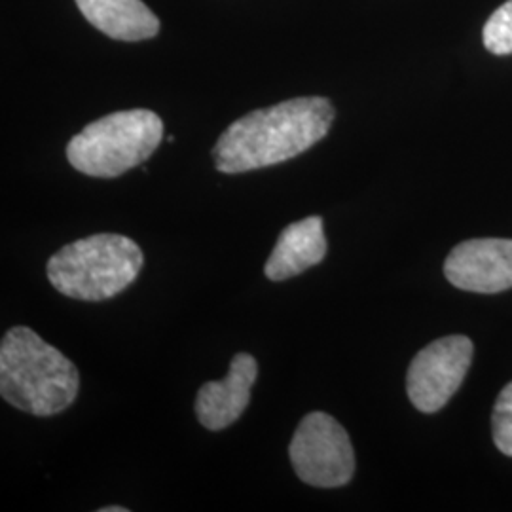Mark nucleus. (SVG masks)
Returning a JSON list of instances; mask_svg holds the SVG:
<instances>
[{
    "mask_svg": "<svg viewBox=\"0 0 512 512\" xmlns=\"http://www.w3.org/2000/svg\"><path fill=\"white\" fill-rule=\"evenodd\" d=\"M334 114L325 97H298L253 110L224 129L213 148L215 167L236 175L293 160L327 137Z\"/></svg>",
    "mask_w": 512,
    "mask_h": 512,
    "instance_id": "f257e3e1",
    "label": "nucleus"
},
{
    "mask_svg": "<svg viewBox=\"0 0 512 512\" xmlns=\"http://www.w3.org/2000/svg\"><path fill=\"white\" fill-rule=\"evenodd\" d=\"M80 374L69 357L29 327L8 330L0 342V395L25 414L48 418L74 403Z\"/></svg>",
    "mask_w": 512,
    "mask_h": 512,
    "instance_id": "f03ea898",
    "label": "nucleus"
},
{
    "mask_svg": "<svg viewBox=\"0 0 512 512\" xmlns=\"http://www.w3.org/2000/svg\"><path fill=\"white\" fill-rule=\"evenodd\" d=\"M145 264L141 247L120 234H95L61 247L48 262L57 293L103 302L126 291Z\"/></svg>",
    "mask_w": 512,
    "mask_h": 512,
    "instance_id": "7ed1b4c3",
    "label": "nucleus"
},
{
    "mask_svg": "<svg viewBox=\"0 0 512 512\" xmlns=\"http://www.w3.org/2000/svg\"><path fill=\"white\" fill-rule=\"evenodd\" d=\"M164 137L162 118L148 109L120 110L82 129L67 145V160L76 171L114 179L145 164Z\"/></svg>",
    "mask_w": 512,
    "mask_h": 512,
    "instance_id": "20e7f679",
    "label": "nucleus"
},
{
    "mask_svg": "<svg viewBox=\"0 0 512 512\" xmlns=\"http://www.w3.org/2000/svg\"><path fill=\"white\" fill-rule=\"evenodd\" d=\"M289 458L296 476L313 488L346 486L355 473L348 431L325 412H311L298 423Z\"/></svg>",
    "mask_w": 512,
    "mask_h": 512,
    "instance_id": "39448f33",
    "label": "nucleus"
},
{
    "mask_svg": "<svg viewBox=\"0 0 512 512\" xmlns=\"http://www.w3.org/2000/svg\"><path fill=\"white\" fill-rule=\"evenodd\" d=\"M473 361L467 336H444L421 349L406 374V391L423 414H435L454 397Z\"/></svg>",
    "mask_w": 512,
    "mask_h": 512,
    "instance_id": "423d86ee",
    "label": "nucleus"
},
{
    "mask_svg": "<svg viewBox=\"0 0 512 512\" xmlns=\"http://www.w3.org/2000/svg\"><path fill=\"white\" fill-rule=\"evenodd\" d=\"M446 279L469 293H503L512 287V239L463 241L444 262Z\"/></svg>",
    "mask_w": 512,
    "mask_h": 512,
    "instance_id": "0eeeda50",
    "label": "nucleus"
},
{
    "mask_svg": "<svg viewBox=\"0 0 512 512\" xmlns=\"http://www.w3.org/2000/svg\"><path fill=\"white\" fill-rule=\"evenodd\" d=\"M258 365L251 353H236L224 380L207 382L196 397V416L205 429L222 431L234 425L251 403Z\"/></svg>",
    "mask_w": 512,
    "mask_h": 512,
    "instance_id": "6e6552de",
    "label": "nucleus"
},
{
    "mask_svg": "<svg viewBox=\"0 0 512 512\" xmlns=\"http://www.w3.org/2000/svg\"><path fill=\"white\" fill-rule=\"evenodd\" d=\"M327 251L323 219L317 215L306 217L289 224L279 234L274 251L266 260L264 274L270 281H287L323 262Z\"/></svg>",
    "mask_w": 512,
    "mask_h": 512,
    "instance_id": "1a4fd4ad",
    "label": "nucleus"
},
{
    "mask_svg": "<svg viewBox=\"0 0 512 512\" xmlns=\"http://www.w3.org/2000/svg\"><path fill=\"white\" fill-rule=\"evenodd\" d=\"M82 16L107 37L139 42L160 33V19L143 0H76Z\"/></svg>",
    "mask_w": 512,
    "mask_h": 512,
    "instance_id": "9d476101",
    "label": "nucleus"
},
{
    "mask_svg": "<svg viewBox=\"0 0 512 512\" xmlns=\"http://www.w3.org/2000/svg\"><path fill=\"white\" fill-rule=\"evenodd\" d=\"M482 40L488 52L512 54V0L501 4L484 25Z\"/></svg>",
    "mask_w": 512,
    "mask_h": 512,
    "instance_id": "9b49d317",
    "label": "nucleus"
},
{
    "mask_svg": "<svg viewBox=\"0 0 512 512\" xmlns=\"http://www.w3.org/2000/svg\"><path fill=\"white\" fill-rule=\"evenodd\" d=\"M492 427H494L495 446L505 456L512 458V382L497 397Z\"/></svg>",
    "mask_w": 512,
    "mask_h": 512,
    "instance_id": "f8f14e48",
    "label": "nucleus"
},
{
    "mask_svg": "<svg viewBox=\"0 0 512 512\" xmlns=\"http://www.w3.org/2000/svg\"><path fill=\"white\" fill-rule=\"evenodd\" d=\"M129 509L126 507H105V509H101V512H128Z\"/></svg>",
    "mask_w": 512,
    "mask_h": 512,
    "instance_id": "ddd939ff",
    "label": "nucleus"
}]
</instances>
